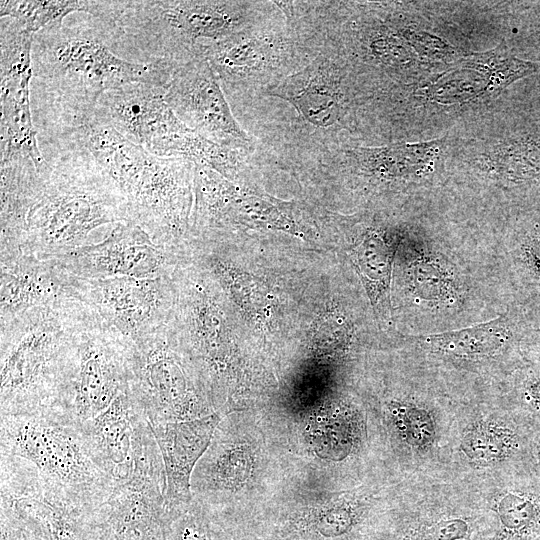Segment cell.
I'll list each match as a JSON object with an SVG mask.
<instances>
[{
  "label": "cell",
  "instance_id": "1",
  "mask_svg": "<svg viewBox=\"0 0 540 540\" xmlns=\"http://www.w3.org/2000/svg\"><path fill=\"white\" fill-rule=\"evenodd\" d=\"M491 256L469 222L407 218L393 264L392 325L426 335L482 323L510 305Z\"/></svg>",
  "mask_w": 540,
  "mask_h": 540
},
{
  "label": "cell",
  "instance_id": "2",
  "mask_svg": "<svg viewBox=\"0 0 540 540\" xmlns=\"http://www.w3.org/2000/svg\"><path fill=\"white\" fill-rule=\"evenodd\" d=\"M71 19L33 37L30 99L38 140L91 121L106 91L139 82L166 88L175 71L123 59L110 48L100 20L88 14Z\"/></svg>",
  "mask_w": 540,
  "mask_h": 540
},
{
  "label": "cell",
  "instance_id": "3",
  "mask_svg": "<svg viewBox=\"0 0 540 540\" xmlns=\"http://www.w3.org/2000/svg\"><path fill=\"white\" fill-rule=\"evenodd\" d=\"M316 52L304 68L261 95L296 112L266 143L280 164L292 168L346 144L343 131L359 140L387 125L380 91L336 52L324 47Z\"/></svg>",
  "mask_w": 540,
  "mask_h": 540
},
{
  "label": "cell",
  "instance_id": "4",
  "mask_svg": "<svg viewBox=\"0 0 540 540\" xmlns=\"http://www.w3.org/2000/svg\"><path fill=\"white\" fill-rule=\"evenodd\" d=\"M39 145L50 172L27 215L24 252L55 258L96 244L119 224L131 223L123 193L86 148L65 137Z\"/></svg>",
  "mask_w": 540,
  "mask_h": 540
},
{
  "label": "cell",
  "instance_id": "5",
  "mask_svg": "<svg viewBox=\"0 0 540 540\" xmlns=\"http://www.w3.org/2000/svg\"><path fill=\"white\" fill-rule=\"evenodd\" d=\"M281 14L275 1H108L103 24L112 51L145 64L179 66L204 55V44Z\"/></svg>",
  "mask_w": 540,
  "mask_h": 540
},
{
  "label": "cell",
  "instance_id": "6",
  "mask_svg": "<svg viewBox=\"0 0 540 540\" xmlns=\"http://www.w3.org/2000/svg\"><path fill=\"white\" fill-rule=\"evenodd\" d=\"M64 136L86 148L114 180L126 199L131 223L167 250L185 252L194 204L192 160L151 154L93 119Z\"/></svg>",
  "mask_w": 540,
  "mask_h": 540
},
{
  "label": "cell",
  "instance_id": "7",
  "mask_svg": "<svg viewBox=\"0 0 540 540\" xmlns=\"http://www.w3.org/2000/svg\"><path fill=\"white\" fill-rule=\"evenodd\" d=\"M89 307L65 297L0 323V415L58 418Z\"/></svg>",
  "mask_w": 540,
  "mask_h": 540
},
{
  "label": "cell",
  "instance_id": "8",
  "mask_svg": "<svg viewBox=\"0 0 540 540\" xmlns=\"http://www.w3.org/2000/svg\"><path fill=\"white\" fill-rule=\"evenodd\" d=\"M448 139L381 145L343 144L297 167L347 188L372 208L389 209L447 183Z\"/></svg>",
  "mask_w": 540,
  "mask_h": 540
},
{
  "label": "cell",
  "instance_id": "9",
  "mask_svg": "<svg viewBox=\"0 0 540 540\" xmlns=\"http://www.w3.org/2000/svg\"><path fill=\"white\" fill-rule=\"evenodd\" d=\"M0 454L20 458L67 492L99 508L116 480L81 428L49 416L1 415Z\"/></svg>",
  "mask_w": 540,
  "mask_h": 540
},
{
  "label": "cell",
  "instance_id": "10",
  "mask_svg": "<svg viewBox=\"0 0 540 540\" xmlns=\"http://www.w3.org/2000/svg\"><path fill=\"white\" fill-rule=\"evenodd\" d=\"M204 56L227 98L256 97L304 68L316 52L283 13L219 41L204 44Z\"/></svg>",
  "mask_w": 540,
  "mask_h": 540
},
{
  "label": "cell",
  "instance_id": "11",
  "mask_svg": "<svg viewBox=\"0 0 540 540\" xmlns=\"http://www.w3.org/2000/svg\"><path fill=\"white\" fill-rule=\"evenodd\" d=\"M133 345L91 308L80 325L58 419L83 428L131 389Z\"/></svg>",
  "mask_w": 540,
  "mask_h": 540
},
{
  "label": "cell",
  "instance_id": "12",
  "mask_svg": "<svg viewBox=\"0 0 540 540\" xmlns=\"http://www.w3.org/2000/svg\"><path fill=\"white\" fill-rule=\"evenodd\" d=\"M2 521L46 540L95 538L99 508L49 481L24 460L1 454Z\"/></svg>",
  "mask_w": 540,
  "mask_h": 540
},
{
  "label": "cell",
  "instance_id": "13",
  "mask_svg": "<svg viewBox=\"0 0 540 540\" xmlns=\"http://www.w3.org/2000/svg\"><path fill=\"white\" fill-rule=\"evenodd\" d=\"M172 273L148 278L98 279L65 273V290L134 347H140L169 327L175 303Z\"/></svg>",
  "mask_w": 540,
  "mask_h": 540
},
{
  "label": "cell",
  "instance_id": "14",
  "mask_svg": "<svg viewBox=\"0 0 540 540\" xmlns=\"http://www.w3.org/2000/svg\"><path fill=\"white\" fill-rule=\"evenodd\" d=\"M131 390L150 425L216 412L169 327L142 346H133Z\"/></svg>",
  "mask_w": 540,
  "mask_h": 540
},
{
  "label": "cell",
  "instance_id": "15",
  "mask_svg": "<svg viewBox=\"0 0 540 540\" xmlns=\"http://www.w3.org/2000/svg\"><path fill=\"white\" fill-rule=\"evenodd\" d=\"M165 89L129 83L106 91L93 119L160 157L199 158L206 139L184 124L164 99Z\"/></svg>",
  "mask_w": 540,
  "mask_h": 540
},
{
  "label": "cell",
  "instance_id": "16",
  "mask_svg": "<svg viewBox=\"0 0 540 540\" xmlns=\"http://www.w3.org/2000/svg\"><path fill=\"white\" fill-rule=\"evenodd\" d=\"M242 415L233 411L222 418L194 469L193 501L209 511L251 496L265 479L268 455L262 433L245 426Z\"/></svg>",
  "mask_w": 540,
  "mask_h": 540
},
{
  "label": "cell",
  "instance_id": "17",
  "mask_svg": "<svg viewBox=\"0 0 540 540\" xmlns=\"http://www.w3.org/2000/svg\"><path fill=\"white\" fill-rule=\"evenodd\" d=\"M509 116L503 133L476 145L481 149L462 160L467 164L458 185L475 188L492 199L497 192L505 195L540 186V88Z\"/></svg>",
  "mask_w": 540,
  "mask_h": 540
},
{
  "label": "cell",
  "instance_id": "18",
  "mask_svg": "<svg viewBox=\"0 0 540 540\" xmlns=\"http://www.w3.org/2000/svg\"><path fill=\"white\" fill-rule=\"evenodd\" d=\"M164 99L184 124L205 139L255 155L257 140L235 118L220 81L204 55L173 72Z\"/></svg>",
  "mask_w": 540,
  "mask_h": 540
},
{
  "label": "cell",
  "instance_id": "19",
  "mask_svg": "<svg viewBox=\"0 0 540 540\" xmlns=\"http://www.w3.org/2000/svg\"><path fill=\"white\" fill-rule=\"evenodd\" d=\"M182 258L156 244L139 226L122 223L96 244L45 260L71 276L98 279L168 275Z\"/></svg>",
  "mask_w": 540,
  "mask_h": 540
},
{
  "label": "cell",
  "instance_id": "20",
  "mask_svg": "<svg viewBox=\"0 0 540 540\" xmlns=\"http://www.w3.org/2000/svg\"><path fill=\"white\" fill-rule=\"evenodd\" d=\"M407 216L377 211L346 218L351 238L350 259L365 287L379 322L392 325L391 282L395 254Z\"/></svg>",
  "mask_w": 540,
  "mask_h": 540
},
{
  "label": "cell",
  "instance_id": "21",
  "mask_svg": "<svg viewBox=\"0 0 540 540\" xmlns=\"http://www.w3.org/2000/svg\"><path fill=\"white\" fill-rule=\"evenodd\" d=\"M225 415H210L151 425L165 470V505L170 519L191 505L194 469L208 449L214 432Z\"/></svg>",
  "mask_w": 540,
  "mask_h": 540
},
{
  "label": "cell",
  "instance_id": "22",
  "mask_svg": "<svg viewBox=\"0 0 540 540\" xmlns=\"http://www.w3.org/2000/svg\"><path fill=\"white\" fill-rule=\"evenodd\" d=\"M516 314L511 305L491 320L468 327L426 335L398 338L420 353L460 365L496 361L505 356L516 339Z\"/></svg>",
  "mask_w": 540,
  "mask_h": 540
},
{
  "label": "cell",
  "instance_id": "23",
  "mask_svg": "<svg viewBox=\"0 0 540 540\" xmlns=\"http://www.w3.org/2000/svg\"><path fill=\"white\" fill-rule=\"evenodd\" d=\"M69 297L65 273L22 249L0 251V323Z\"/></svg>",
  "mask_w": 540,
  "mask_h": 540
},
{
  "label": "cell",
  "instance_id": "24",
  "mask_svg": "<svg viewBox=\"0 0 540 540\" xmlns=\"http://www.w3.org/2000/svg\"><path fill=\"white\" fill-rule=\"evenodd\" d=\"M147 422L129 389L82 428L100 464L117 483L131 472L137 438Z\"/></svg>",
  "mask_w": 540,
  "mask_h": 540
},
{
  "label": "cell",
  "instance_id": "25",
  "mask_svg": "<svg viewBox=\"0 0 540 540\" xmlns=\"http://www.w3.org/2000/svg\"><path fill=\"white\" fill-rule=\"evenodd\" d=\"M0 160L30 158L45 173L50 165L40 149L30 99L32 68L0 70Z\"/></svg>",
  "mask_w": 540,
  "mask_h": 540
},
{
  "label": "cell",
  "instance_id": "26",
  "mask_svg": "<svg viewBox=\"0 0 540 540\" xmlns=\"http://www.w3.org/2000/svg\"><path fill=\"white\" fill-rule=\"evenodd\" d=\"M48 174L30 158L1 161L0 250L21 249L28 212Z\"/></svg>",
  "mask_w": 540,
  "mask_h": 540
},
{
  "label": "cell",
  "instance_id": "27",
  "mask_svg": "<svg viewBox=\"0 0 540 540\" xmlns=\"http://www.w3.org/2000/svg\"><path fill=\"white\" fill-rule=\"evenodd\" d=\"M519 432L498 420L480 419L470 424L461 438V450L471 463L488 466L501 463L522 448Z\"/></svg>",
  "mask_w": 540,
  "mask_h": 540
},
{
  "label": "cell",
  "instance_id": "28",
  "mask_svg": "<svg viewBox=\"0 0 540 540\" xmlns=\"http://www.w3.org/2000/svg\"><path fill=\"white\" fill-rule=\"evenodd\" d=\"M496 534L489 540H533L540 534V493L513 489L497 497Z\"/></svg>",
  "mask_w": 540,
  "mask_h": 540
},
{
  "label": "cell",
  "instance_id": "29",
  "mask_svg": "<svg viewBox=\"0 0 540 540\" xmlns=\"http://www.w3.org/2000/svg\"><path fill=\"white\" fill-rule=\"evenodd\" d=\"M94 6V0H2L0 2V16L1 18H14L27 31L36 34L54 22L63 21L70 14L91 15Z\"/></svg>",
  "mask_w": 540,
  "mask_h": 540
},
{
  "label": "cell",
  "instance_id": "30",
  "mask_svg": "<svg viewBox=\"0 0 540 540\" xmlns=\"http://www.w3.org/2000/svg\"><path fill=\"white\" fill-rule=\"evenodd\" d=\"M386 412L399 438L408 446L425 451L436 437L432 412L417 403L394 399L386 404Z\"/></svg>",
  "mask_w": 540,
  "mask_h": 540
},
{
  "label": "cell",
  "instance_id": "31",
  "mask_svg": "<svg viewBox=\"0 0 540 540\" xmlns=\"http://www.w3.org/2000/svg\"><path fill=\"white\" fill-rule=\"evenodd\" d=\"M361 506L353 500L338 499L310 509L307 517L316 519L319 530L327 536H338L349 531L361 516Z\"/></svg>",
  "mask_w": 540,
  "mask_h": 540
},
{
  "label": "cell",
  "instance_id": "32",
  "mask_svg": "<svg viewBox=\"0 0 540 540\" xmlns=\"http://www.w3.org/2000/svg\"><path fill=\"white\" fill-rule=\"evenodd\" d=\"M514 6L518 25L515 46L522 55L535 56L534 62H540V1Z\"/></svg>",
  "mask_w": 540,
  "mask_h": 540
},
{
  "label": "cell",
  "instance_id": "33",
  "mask_svg": "<svg viewBox=\"0 0 540 540\" xmlns=\"http://www.w3.org/2000/svg\"><path fill=\"white\" fill-rule=\"evenodd\" d=\"M397 540H472L470 524L463 518L421 523Z\"/></svg>",
  "mask_w": 540,
  "mask_h": 540
},
{
  "label": "cell",
  "instance_id": "34",
  "mask_svg": "<svg viewBox=\"0 0 540 540\" xmlns=\"http://www.w3.org/2000/svg\"><path fill=\"white\" fill-rule=\"evenodd\" d=\"M521 399L531 411L540 415V374L525 379L521 388Z\"/></svg>",
  "mask_w": 540,
  "mask_h": 540
},
{
  "label": "cell",
  "instance_id": "35",
  "mask_svg": "<svg viewBox=\"0 0 540 540\" xmlns=\"http://www.w3.org/2000/svg\"><path fill=\"white\" fill-rule=\"evenodd\" d=\"M531 447H532V454L536 462L540 466V433L532 441Z\"/></svg>",
  "mask_w": 540,
  "mask_h": 540
}]
</instances>
